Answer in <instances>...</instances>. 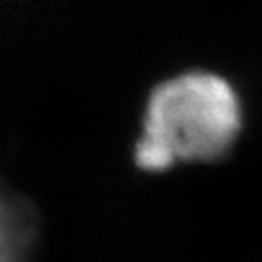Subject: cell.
I'll return each mask as SVG.
<instances>
[{
	"label": "cell",
	"mask_w": 262,
	"mask_h": 262,
	"mask_svg": "<svg viewBox=\"0 0 262 262\" xmlns=\"http://www.w3.org/2000/svg\"><path fill=\"white\" fill-rule=\"evenodd\" d=\"M37 241V215L26 200L0 190V262H28Z\"/></svg>",
	"instance_id": "cell-2"
},
{
	"label": "cell",
	"mask_w": 262,
	"mask_h": 262,
	"mask_svg": "<svg viewBox=\"0 0 262 262\" xmlns=\"http://www.w3.org/2000/svg\"><path fill=\"white\" fill-rule=\"evenodd\" d=\"M241 128L233 88L208 72H188L151 92L134 161L144 171H165L177 161L224 156Z\"/></svg>",
	"instance_id": "cell-1"
}]
</instances>
